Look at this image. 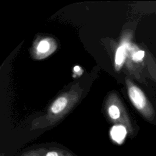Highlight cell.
Instances as JSON below:
<instances>
[{
  "mask_svg": "<svg viewBox=\"0 0 156 156\" xmlns=\"http://www.w3.org/2000/svg\"><path fill=\"white\" fill-rule=\"evenodd\" d=\"M129 96L134 105L140 110L143 109L146 104V98L142 91L138 87L132 85L129 88Z\"/></svg>",
  "mask_w": 156,
  "mask_h": 156,
  "instance_id": "cell-1",
  "label": "cell"
},
{
  "mask_svg": "<svg viewBox=\"0 0 156 156\" xmlns=\"http://www.w3.org/2000/svg\"><path fill=\"white\" fill-rule=\"evenodd\" d=\"M111 136L113 140L117 143H121L124 139L127 132L126 128L122 126H113L111 130Z\"/></svg>",
  "mask_w": 156,
  "mask_h": 156,
  "instance_id": "cell-2",
  "label": "cell"
},
{
  "mask_svg": "<svg viewBox=\"0 0 156 156\" xmlns=\"http://www.w3.org/2000/svg\"><path fill=\"white\" fill-rule=\"evenodd\" d=\"M68 100L65 97H60L57 99L52 104L51 109L52 113L57 114L62 112L66 106Z\"/></svg>",
  "mask_w": 156,
  "mask_h": 156,
  "instance_id": "cell-3",
  "label": "cell"
},
{
  "mask_svg": "<svg viewBox=\"0 0 156 156\" xmlns=\"http://www.w3.org/2000/svg\"><path fill=\"white\" fill-rule=\"evenodd\" d=\"M126 57V48L124 46H121L116 51L115 55V63L116 65H121L124 60Z\"/></svg>",
  "mask_w": 156,
  "mask_h": 156,
  "instance_id": "cell-4",
  "label": "cell"
},
{
  "mask_svg": "<svg viewBox=\"0 0 156 156\" xmlns=\"http://www.w3.org/2000/svg\"><path fill=\"white\" fill-rule=\"evenodd\" d=\"M108 114L112 119H116L119 117L120 112L116 106L111 105L108 108Z\"/></svg>",
  "mask_w": 156,
  "mask_h": 156,
  "instance_id": "cell-5",
  "label": "cell"
},
{
  "mask_svg": "<svg viewBox=\"0 0 156 156\" xmlns=\"http://www.w3.org/2000/svg\"><path fill=\"white\" fill-rule=\"evenodd\" d=\"M49 48V43L46 40H42L39 43V44L37 47V50L40 52H45L48 51Z\"/></svg>",
  "mask_w": 156,
  "mask_h": 156,
  "instance_id": "cell-6",
  "label": "cell"
},
{
  "mask_svg": "<svg viewBox=\"0 0 156 156\" xmlns=\"http://www.w3.org/2000/svg\"><path fill=\"white\" fill-rule=\"evenodd\" d=\"M144 56V52L143 51H139L133 55V60L135 61H140Z\"/></svg>",
  "mask_w": 156,
  "mask_h": 156,
  "instance_id": "cell-7",
  "label": "cell"
},
{
  "mask_svg": "<svg viewBox=\"0 0 156 156\" xmlns=\"http://www.w3.org/2000/svg\"><path fill=\"white\" fill-rule=\"evenodd\" d=\"M46 156H58V154L55 152H49L46 154Z\"/></svg>",
  "mask_w": 156,
  "mask_h": 156,
  "instance_id": "cell-8",
  "label": "cell"
},
{
  "mask_svg": "<svg viewBox=\"0 0 156 156\" xmlns=\"http://www.w3.org/2000/svg\"><path fill=\"white\" fill-rule=\"evenodd\" d=\"M74 69L75 71H78V70L79 69V67L76 66H75V67H74Z\"/></svg>",
  "mask_w": 156,
  "mask_h": 156,
  "instance_id": "cell-9",
  "label": "cell"
}]
</instances>
